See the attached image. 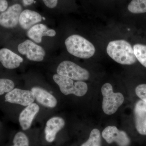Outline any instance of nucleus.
<instances>
[{
    "instance_id": "obj_9",
    "label": "nucleus",
    "mask_w": 146,
    "mask_h": 146,
    "mask_svg": "<svg viewBox=\"0 0 146 146\" xmlns=\"http://www.w3.org/2000/svg\"><path fill=\"white\" fill-rule=\"evenodd\" d=\"M22 10V7L18 4L11 6L0 14V25L6 28H13L17 26Z\"/></svg>"
},
{
    "instance_id": "obj_12",
    "label": "nucleus",
    "mask_w": 146,
    "mask_h": 146,
    "mask_svg": "<svg viewBox=\"0 0 146 146\" xmlns=\"http://www.w3.org/2000/svg\"><path fill=\"white\" fill-rule=\"evenodd\" d=\"M39 111V105L33 103L27 106L21 112L18 120L23 130H27L31 127L33 121Z\"/></svg>"
},
{
    "instance_id": "obj_3",
    "label": "nucleus",
    "mask_w": 146,
    "mask_h": 146,
    "mask_svg": "<svg viewBox=\"0 0 146 146\" xmlns=\"http://www.w3.org/2000/svg\"><path fill=\"white\" fill-rule=\"evenodd\" d=\"M103 99L102 109L108 115L114 114L123 103L124 98L121 93H114L112 85L109 83L104 84L101 89Z\"/></svg>"
},
{
    "instance_id": "obj_8",
    "label": "nucleus",
    "mask_w": 146,
    "mask_h": 146,
    "mask_svg": "<svg viewBox=\"0 0 146 146\" xmlns=\"http://www.w3.org/2000/svg\"><path fill=\"white\" fill-rule=\"evenodd\" d=\"M102 136L108 144L115 142L119 146H129L130 139L123 131L119 130L114 126H109L103 131Z\"/></svg>"
},
{
    "instance_id": "obj_19",
    "label": "nucleus",
    "mask_w": 146,
    "mask_h": 146,
    "mask_svg": "<svg viewBox=\"0 0 146 146\" xmlns=\"http://www.w3.org/2000/svg\"><path fill=\"white\" fill-rule=\"evenodd\" d=\"M133 50L137 60L146 68V45L136 44L133 46Z\"/></svg>"
},
{
    "instance_id": "obj_16",
    "label": "nucleus",
    "mask_w": 146,
    "mask_h": 146,
    "mask_svg": "<svg viewBox=\"0 0 146 146\" xmlns=\"http://www.w3.org/2000/svg\"><path fill=\"white\" fill-rule=\"evenodd\" d=\"M42 17L39 13L29 9H26L21 12L19 23L24 29H29L36 24L41 22Z\"/></svg>"
},
{
    "instance_id": "obj_25",
    "label": "nucleus",
    "mask_w": 146,
    "mask_h": 146,
    "mask_svg": "<svg viewBox=\"0 0 146 146\" xmlns=\"http://www.w3.org/2000/svg\"><path fill=\"white\" fill-rule=\"evenodd\" d=\"M24 5H31L34 1V0H23Z\"/></svg>"
},
{
    "instance_id": "obj_17",
    "label": "nucleus",
    "mask_w": 146,
    "mask_h": 146,
    "mask_svg": "<svg viewBox=\"0 0 146 146\" xmlns=\"http://www.w3.org/2000/svg\"><path fill=\"white\" fill-rule=\"evenodd\" d=\"M129 12L133 14L146 13V0H131L127 6Z\"/></svg>"
},
{
    "instance_id": "obj_6",
    "label": "nucleus",
    "mask_w": 146,
    "mask_h": 146,
    "mask_svg": "<svg viewBox=\"0 0 146 146\" xmlns=\"http://www.w3.org/2000/svg\"><path fill=\"white\" fill-rule=\"evenodd\" d=\"M5 102L9 104H17L27 106L34 103V94L31 91L14 88L3 95Z\"/></svg>"
},
{
    "instance_id": "obj_20",
    "label": "nucleus",
    "mask_w": 146,
    "mask_h": 146,
    "mask_svg": "<svg viewBox=\"0 0 146 146\" xmlns=\"http://www.w3.org/2000/svg\"><path fill=\"white\" fill-rule=\"evenodd\" d=\"M11 146H30L29 138L23 131H18L13 136Z\"/></svg>"
},
{
    "instance_id": "obj_4",
    "label": "nucleus",
    "mask_w": 146,
    "mask_h": 146,
    "mask_svg": "<svg viewBox=\"0 0 146 146\" xmlns=\"http://www.w3.org/2000/svg\"><path fill=\"white\" fill-rule=\"evenodd\" d=\"M53 79L64 95L74 94L76 96L82 97L88 91V86L84 82L78 81L74 82L73 80L58 74H54Z\"/></svg>"
},
{
    "instance_id": "obj_18",
    "label": "nucleus",
    "mask_w": 146,
    "mask_h": 146,
    "mask_svg": "<svg viewBox=\"0 0 146 146\" xmlns=\"http://www.w3.org/2000/svg\"><path fill=\"white\" fill-rule=\"evenodd\" d=\"M81 146H101V137L99 130L94 129L91 131L89 139Z\"/></svg>"
},
{
    "instance_id": "obj_13",
    "label": "nucleus",
    "mask_w": 146,
    "mask_h": 146,
    "mask_svg": "<svg viewBox=\"0 0 146 146\" xmlns=\"http://www.w3.org/2000/svg\"><path fill=\"white\" fill-rule=\"evenodd\" d=\"M23 59L20 56L7 48L0 50V62L9 70L16 69L20 66Z\"/></svg>"
},
{
    "instance_id": "obj_2",
    "label": "nucleus",
    "mask_w": 146,
    "mask_h": 146,
    "mask_svg": "<svg viewBox=\"0 0 146 146\" xmlns=\"http://www.w3.org/2000/svg\"><path fill=\"white\" fill-rule=\"evenodd\" d=\"M65 43L68 52L80 58H90L96 51L95 47L91 42L78 35L69 36L65 40Z\"/></svg>"
},
{
    "instance_id": "obj_10",
    "label": "nucleus",
    "mask_w": 146,
    "mask_h": 146,
    "mask_svg": "<svg viewBox=\"0 0 146 146\" xmlns=\"http://www.w3.org/2000/svg\"><path fill=\"white\" fill-rule=\"evenodd\" d=\"M65 125V121L63 118L54 117L47 121L45 128V138L48 143H52L56 138L58 133Z\"/></svg>"
},
{
    "instance_id": "obj_22",
    "label": "nucleus",
    "mask_w": 146,
    "mask_h": 146,
    "mask_svg": "<svg viewBox=\"0 0 146 146\" xmlns=\"http://www.w3.org/2000/svg\"><path fill=\"white\" fill-rule=\"evenodd\" d=\"M135 93L138 98L146 103V84L138 85L135 89Z\"/></svg>"
},
{
    "instance_id": "obj_1",
    "label": "nucleus",
    "mask_w": 146,
    "mask_h": 146,
    "mask_svg": "<svg viewBox=\"0 0 146 146\" xmlns=\"http://www.w3.org/2000/svg\"><path fill=\"white\" fill-rule=\"evenodd\" d=\"M106 50L113 60L122 65H132L137 60L131 45L123 39L110 42Z\"/></svg>"
},
{
    "instance_id": "obj_21",
    "label": "nucleus",
    "mask_w": 146,
    "mask_h": 146,
    "mask_svg": "<svg viewBox=\"0 0 146 146\" xmlns=\"http://www.w3.org/2000/svg\"><path fill=\"white\" fill-rule=\"evenodd\" d=\"M14 82L10 79L0 78V96L8 93L15 88Z\"/></svg>"
},
{
    "instance_id": "obj_14",
    "label": "nucleus",
    "mask_w": 146,
    "mask_h": 146,
    "mask_svg": "<svg viewBox=\"0 0 146 146\" xmlns=\"http://www.w3.org/2000/svg\"><path fill=\"white\" fill-rule=\"evenodd\" d=\"M31 91L34 94L35 100L43 106L54 108L57 105V100L55 97L46 90L39 87H33Z\"/></svg>"
},
{
    "instance_id": "obj_7",
    "label": "nucleus",
    "mask_w": 146,
    "mask_h": 146,
    "mask_svg": "<svg viewBox=\"0 0 146 146\" xmlns=\"http://www.w3.org/2000/svg\"><path fill=\"white\" fill-rule=\"evenodd\" d=\"M18 49L21 54L26 56L27 58L32 61H42L46 54L43 48L29 39L19 44Z\"/></svg>"
},
{
    "instance_id": "obj_26",
    "label": "nucleus",
    "mask_w": 146,
    "mask_h": 146,
    "mask_svg": "<svg viewBox=\"0 0 146 146\" xmlns=\"http://www.w3.org/2000/svg\"><path fill=\"white\" fill-rule=\"evenodd\" d=\"M42 19H43L44 20H45L46 19H45V18H44V17H42Z\"/></svg>"
},
{
    "instance_id": "obj_5",
    "label": "nucleus",
    "mask_w": 146,
    "mask_h": 146,
    "mask_svg": "<svg viewBox=\"0 0 146 146\" xmlns=\"http://www.w3.org/2000/svg\"><path fill=\"white\" fill-rule=\"evenodd\" d=\"M58 74L77 81L89 79L90 74L87 70L80 67L72 61L65 60L58 66Z\"/></svg>"
},
{
    "instance_id": "obj_11",
    "label": "nucleus",
    "mask_w": 146,
    "mask_h": 146,
    "mask_svg": "<svg viewBox=\"0 0 146 146\" xmlns=\"http://www.w3.org/2000/svg\"><path fill=\"white\" fill-rule=\"evenodd\" d=\"M135 126L139 134L146 136V103L138 100L134 109Z\"/></svg>"
},
{
    "instance_id": "obj_23",
    "label": "nucleus",
    "mask_w": 146,
    "mask_h": 146,
    "mask_svg": "<svg viewBox=\"0 0 146 146\" xmlns=\"http://www.w3.org/2000/svg\"><path fill=\"white\" fill-rule=\"evenodd\" d=\"M45 5L50 8H54L57 5L58 0H42Z\"/></svg>"
},
{
    "instance_id": "obj_15",
    "label": "nucleus",
    "mask_w": 146,
    "mask_h": 146,
    "mask_svg": "<svg viewBox=\"0 0 146 146\" xmlns=\"http://www.w3.org/2000/svg\"><path fill=\"white\" fill-rule=\"evenodd\" d=\"M56 34L54 30L48 29L46 26L42 24L35 25L27 33L29 38L37 43L42 42L43 36H54Z\"/></svg>"
},
{
    "instance_id": "obj_24",
    "label": "nucleus",
    "mask_w": 146,
    "mask_h": 146,
    "mask_svg": "<svg viewBox=\"0 0 146 146\" xmlns=\"http://www.w3.org/2000/svg\"><path fill=\"white\" fill-rule=\"evenodd\" d=\"M8 8V3L6 0H0V12H4Z\"/></svg>"
}]
</instances>
